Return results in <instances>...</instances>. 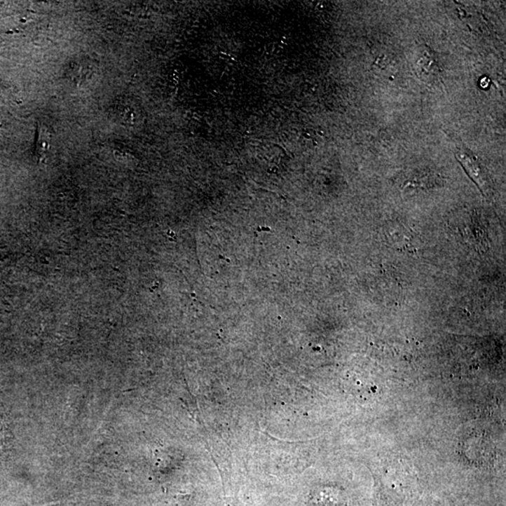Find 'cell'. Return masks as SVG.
<instances>
[{"instance_id": "obj_1", "label": "cell", "mask_w": 506, "mask_h": 506, "mask_svg": "<svg viewBox=\"0 0 506 506\" xmlns=\"http://www.w3.org/2000/svg\"><path fill=\"white\" fill-rule=\"evenodd\" d=\"M40 129L38 130L37 147L38 152L41 153L40 155L41 157V156L46 154L47 149H48L50 135L48 130H47L46 128H44L43 125H40Z\"/></svg>"}, {"instance_id": "obj_2", "label": "cell", "mask_w": 506, "mask_h": 506, "mask_svg": "<svg viewBox=\"0 0 506 506\" xmlns=\"http://www.w3.org/2000/svg\"><path fill=\"white\" fill-rule=\"evenodd\" d=\"M11 439V433L8 422L5 418L4 413L0 411V450L4 449L6 444L9 443Z\"/></svg>"}]
</instances>
